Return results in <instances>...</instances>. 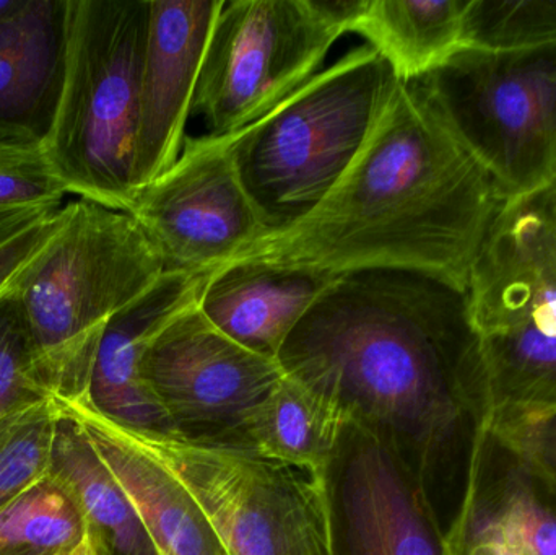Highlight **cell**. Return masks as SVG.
I'll return each instance as SVG.
<instances>
[{"label": "cell", "mask_w": 556, "mask_h": 555, "mask_svg": "<svg viewBox=\"0 0 556 555\" xmlns=\"http://www.w3.org/2000/svg\"><path fill=\"white\" fill-rule=\"evenodd\" d=\"M278 362L350 424L391 443L424 484L456 440L480 377L467 290L402 269L333 277Z\"/></svg>", "instance_id": "cell-1"}, {"label": "cell", "mask_w": 556, "mask_h": 555, "mask_svg": "<svg viewBox=\"0 0 556 555\" xmlns=\"http://www.w3.org/2000/svg\"><path fill=\"white\" fill-rule=\"evenodd\" d=\"M506 205L489 172L402 81L327 198L293 227L257 241L231 263L329 276L415 270L467 290Z\"/></svg>", "instance_id": "cell-2"}, {"label": "cell", "mask_w": 556, "mask_h": 555, "mask_svg": "<svg viewBox=\"0 0 556 555\" xmlns=\"http://www.w3.org/2000/svg\"><path fill=\"white\" fill-rule=\"evenodd\" d=\"M163 254L123 211L75 198L18 287L39 377L58 403H84L98 349L117 312L168 270Z\"/></svg>", "instance_id": "cell-3"}, {"label": "cell", "mask_w": 556, "mask_h": 555, "mask_svg": "<svg viewBox=\"0 0 556 555\" xmlns=\"http://www.w3.org/2000/svg\"><path fill=\"white\" fill-rule=\"evenodd\" d=\"M150 0H67L61 88L42 149L68 195L127 212L136 198Z\"/></svg>", "instance_id": "cell-4"}, {"label": "cell", "mask_w": 556, "mask_h": 555, "mask_svg": "<svg viewBox=\"0 0 556 555\" xmlns=\"http://www.w3.org/2000/svg\"><path fill=\"white\" fill-rule=\"evenodd\" d=\"M402 81L369 45L317 72L231 136V159L270 235L314 211L349 172Z\"/></svg>", "instance_id": "cell-5"}, {"label": "cell", "mask_w": 556, "mask_h": 555, "mask_svg": "<svg viewBox=\"0 0 556 555\" xmlns=\"http://www.w3.org/2000/svg\"><path fill=\"white\" fill-rule=\"evenodd\" d=\"M479 339L480 411L505 419L556 416V270L525 199L490 231L469 286Z\"/></svg>", "instance_id": "cell-6"}, {"label": "cell", "mask_w": 556, "mask_h": 555, "mask_svg": "<svg viewBox=\"0 0 556 555\" xmlns=\"http://www.w3.org/2000/svg\"><path fill=\"white\" fill-rule=\"evenodd\" d=\"M124 432L194 497L227 555H337L329 479L231 440Z\"/></svg>", "instance_id": "cell-7"}, {"label": "cell", "mask_w": 556, "mask_h": 555, "mask_svg": "<svg viewBox=\"0 0 556 555\" xmlns=\"http://www.w3.org/2000/svg\"><path fill=\"white\" fill-rule=\"evenodd\" d=\"M408 84L489 172L508 204L556 181V45L464 48Z\"/></svg>", "instance_id": "cell-8"}, {"label": "cell", "mask_w": 556, "mask_h": 555, "mask_svg": "<svg viewBox=\"0 0 556 555\" xmlns=\"http://www.w3.org/2000/svg\"><path fill=\"white\" fill-rule=\"evenodd\" d=\"M342 35L314 0L225 2L205 49L191 116L202 117L208 136H235L309 81Z\"/></svg>", "instance_id": "cell-9"}, {"label": "cell", "mask_w": 556, "mask_h": 555, "mask_svg": "<svg viewBox=\"0 0 556 555\" xmlns=\"http://www.w3.org/2000/svg\"><path fill=\"white\" fill-rule=\"evenodd\" d=\"M132 215L169 269L214 273L270 231L241 185L231 136L186 137L175 165L137 192Z\"/></svg>", "instance_id": "cell-10"}, {"label": "cell", "mask_w": 556, "mask_h": 555, "mask_svg": "<svg viewBox=\"0 0 556 555\" xmlns=\"http://www.w3.org/2000/svg\"><path fill=\"white\" fill-rule=\"evenodd\" d=\"M139 371L176 433L218 440L237 439L251 413L283 377L280 362L218 331L198 305L150 341Z\"/></svg>", "instance_id": "cell-11"}, {"label": "cell", "mask_w": 556, "mask_h": 555, "mask_svg": "<svg viewBox=\"0 0 556 555\" xmlns=\"http://www.w3.org/2000/svg\"><path fill=\"white\" fill-rule=\"evenodd\" d=\"M329 491L337 555H447L424 482L378 433L349 424Z\"/></svg>", "instance_id": "cell-12"}, {"label": "cell", "mask_w": 556, "mask_h": 555, "mask_svg": "<svg viewBox=\"0 0 556 555\" xmlns=\"http://www.w3.org/2000/svg\"><path fill=\"white\" fill-rule=\"evenodd\" d=\"M225 0H150L140 91L136 194L179 159L212 28Z\"/></svg>", "instance_id": "cell-13"}, {"label": "cell", "mask_w": 556, "mask_h": 555, "mask_svg": "<svg viewBox=\"0 0 556 555\" xmlns=\"http://www.w3.org/2000/svg\"><path fill=\"white\" fill-rule=\"evenodd\" d=\"M208 274L168 269L106 326L87 401L111 422L136 432L176 433L169 417L140 378V358L153 338L198 305Z\"/></svg>", "instance_id": "cell-14"}, {"label": "cell", "mask_w": 556, "mask_h": 555, "mask_svg": "<svg viewBox=\"0 0 556 555\" xmlns=\"http://www.w3.org/2000/svg\"><path fill=\"white\" fill-rule=\"evenodd\" d=\"M58 403V401H55ZM74 417L132 502L159 555H227L181 482L88 403H58Z\"/></svg>", "instance_id": "cell-15"}, {"label": "cell", "mask_w": 556, "mask_h": 555, "mask_svg": "<svg viewBox=\"0 0 556 555\" xmlns=\"http://www.w3.org/2000/svg\"><path fill=\"white\" fill-rule=\"evenodd\" d=\"M333 277L235 261L211 273L198 306L218 331L278 361L285 342Z\"/></svg>", "instance_id": "cell-16"}, {"label": "cell", "mask_w": 556, "mask_h": 555, "mask_svg": "<svg viewBox=\"0 0 556 555\" xmlns=\"http://www.w3.org/2000/svg\"><path fill=\"white\" fill-rule=\"evenodd\" d=\"M67 0H23L0 23V134L42 140L61 88Z\"/></svg>", "instance_id": "cell-17"}, {"label": "cell", "mask_w": 556, "mask_h": 555, "mask_svg": "<svg viewBox=\"0 0 556 555\" xmlns=\"http://www.w3.org/2000/svg\"><path fill=\"white\" fill-rule=\"evenodd\" d=\"M349 424L343 411L326 394L283 371L231 442L243 443L264 458L329 479Z\"/></svg>", "instance_id": "cell-18"}, {"label": "cell", "mask_w": 556, "mask_h": 555, "mask_svg": "<svg viewBox=\"0 0 556 555\" xmlns=\"http://www.w3.org/2000/svg\"><path fill=\"white\" fill-rule=\"evenodd\" d=\"M48 475L62 482L77 502L94 554L159 555L132 502L84 427L64 411L55 426Z\"/></svg>", "instance_id": "cell-19"}, {"label": "cell", "mask_w": 556, "mask_h": 555, "mask_svg": "<svg viewBox=\"0 0 556 555\" xmlns=\"http://www.w3.org/2000/svg\"><path fill=\"white\" fill-rule=\"evenodd\" d=\"M467 0H368L352 31L388 61L399 80H418L464 45Z\"/></svg>", "instance_id": "cell-20"}, {"label": "cell", "mask_w": 556, "mask_h": 555, "mask_svg": "<svg viewBox=\"0 0 556 555\" xmlns=\"http://www.w3.org/2000/svg\"><path fill=\"white\" fill-rule=\"evenodd\" d=\"M85 543L84 515L51 475L0 510V555H74Z\"/></svg>", "instance_id": "cell-21"}, {"label": "cell", "mask_w": 556, "mask_h": 555, "mask_svg": "<svg viewBox=\"0 0 556 555\" xmlns=\"http://www.w3.org/2000/svg\"><path fill=\"white\" fill-rule=\"evenodd\" d=\"M42 140L0 134V238L64 207Z\"/></svg>", "instance_id": "cell-22"}, {"label": "cell", "mask_w": 556, "mask_h": 555, "mask_svg": "<svg viewBox=\"0 0 556 555\" xmlns=\"http://www.w3.org/2000/svg\"><path fill=\"white\" fill-rule=\"evenodd\" d=\"M464 45L521 51L556 45V0H467Z\"/></svg>", "instance_id": "cell-23"}, {"label": "cell", "mask_w": 556, "mask_h": 555, "mask_svg": "<svg viewBox=\"0 0 556 555\" xmlns=\"http://www.w3.org/2000/svg\"><path fill=\"white\" fill-rule=\"evenodd\" d=\"M59 416L48 400L0 419V510L48 475Z\"/></svg>", "instance_id": "cell-24"}, {"label": "cell", "mask_w": 556, "mask_h": 555, "mask_svg": "<svg viewBox=\"0 0 556 555\" xmlns=\"http://www.w3.org/2000/svg\"><path fill=\"white\" fill-rule=\"evenodd\" d=\"M48 400L16 289L0 299V419Z\"/></svg>", "instance_id": "cell-25"}, {"label": "cell", "mask_w": 556, "mask_h": 555, "mask_svg": "<svg viewBox=\"0 0 556 555\" xmlns=\"http://www.w3.org/2000/svg\"><path fill=\"white\" fill-rule=\"evenodd\" d=\"M490 488L518 521L534 554L556 555V494L544 488L551 495L545 497L541 485L519 466L508 478Z\"/></svg>", "instance_id": "cell-26"}, {"label": "cell", "mask_w": 556, "mask_h": 555, "mask_svg": "<svg viewBox=\"0 0 556 555\" xmlns=\"http://www.w3.org/2000/svg\"><path fill=\"white\" fill-rule=\"evenodd\" d=\"M62 224V209L0 238V299L18 289L29 267L54 240Z\"/></svg>", "instance_id": "cell-27"}, {"label": "cell", "mask_w": 556, "mask_h": 555, "mask_svg": "<svg viewBox=\"0 0 556 555\" xmlns=\"http://www.w3.org/2000/svg\"><path fill=\"white\" fill-rule=\"evenodd\" d=\"M516 466L556 494V416L496 443Z\"/></svg>", "instance_id": "cell-28"}, {"label": "cell", "mask_w": 556, "mask_h": 555, "mask_svg": "<svg viewBox=\"0 0 556 555\" xmlns=\"http://www.w3.org/2000/svg\"><path fill=\"white\" fill-rule=\"evenodd\" d=\"M525 201L531 212L539 243L556 270V181L525 198Z\"/></svg>", "instance_id": "cell-29"}, {"label": "cell", "mask_w": 556, "mask_h": 555, "mask_svg": "<svg viewBox=\"0 0 556 555\" xmlns=\"http://www.w3.org/2000/svg\"><path fill=\"white\" fill-rule=\"evenodd\" d=\"M23 0H0V23L22 7Z\"/></svg>", "instance_id": "cell-30"}, {"label": "cell", "mask_w": 556, "mask_h": 555, "mask_svg": "<svg viewBox=\"0 0 556 555\" xmlns=\"http://www.w3.org/2000/svg\"><path fill=\"white\" fill-rule=\"evenodd\" d=\"M74 555H97V554H94L93 547L90 546V543H88V540H87V543H85L84 546H81L80 550H78L77 553H75Z\"/></svg>", "instance_id": "cell-31"}]
</instances>
